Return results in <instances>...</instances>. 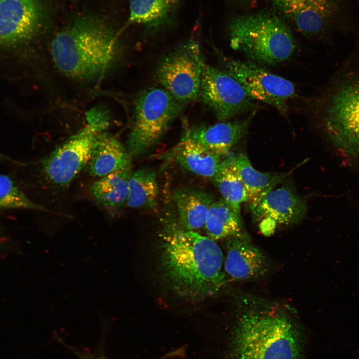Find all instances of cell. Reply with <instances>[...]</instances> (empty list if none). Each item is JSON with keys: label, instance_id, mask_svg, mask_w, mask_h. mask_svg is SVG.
<instances>
[{"label": "cell", "instance_id": "obj_1", "mask_svg": "<svg viewBox=\"0 0 359 359\" xmlns=\"http://www.w3.org/2000/svg\"><path fill=\"white\" fill-rule=\"evenodd\" d=\"M239 303L226 359H305L304 333L290 313L258 298Z\"/></svg>", "mask_w": 359, "mask_h": 359}, {"label": "cell", "instance_id": "obj_2", "mask_svg": "<svg viewBox=\"0 0 359 359\" xmlns=\"http://www.w3.org/2000/svg\"><path fill=\"white\" fill-rule=\"evenodd\" d=\"M165 276L179 295L191 300L216 294L225 283L222 251L214 240L170 225L161 234Z\"/></svg>", "mask_w": 359, "mask_h": 359}, {"label": "cell", "instance_id": "obj_3", "mask_svg": "<svg viewBox=\"0 0 359 359\" xmlns=\"http://www.w3.org/2000/svg\"><path fill=\"white\" fill-rule=\"evenodd\" d=\"M55 66L73 80L94 82L111 73L123 52L118 33L103 17L84 14L56 34L50 46Z\"/></svg>", "mask_w": 359, "mask_h": 359}, {"label": "cell", "instance_id": "obj_4", "mask_svg": "<svg viewBox=\"0 0 359 359\" xmlns=\"http://www.w3.org/2000/svg\"><path fill=\"white\" fill-rule=\"evenodd\" d=\"M312 114L340 151L359 158V42L314 100Z\"/></svg>", "mask_w": 359, "mask_h": 359}, {"label": "cell", "instance_id": "obj_5", "mask_svg": "<svg viewBox=\"0 0 359 359\" xmlns=\"http://www.w3.org/2000/svg\"><path fill=\"white\" fill-rule=\"evenodd\" d=\"M227 29L231 48L259 65L284 63L297 50L290 27L281 17L270 12L234 16L229 21Z\"/></svg>", "mask_w": 359, "mask_h": 359}, {"label": "cell", "instance_id": "obj_6", "mask_svg": "<svg viewBox=\"0 0 359 359\" xmlns=\"http://www.w3.org/2000/svg\"><path fill=\"white\" fill-rule=\"evenodd\" d=\"M184 107L163 88L151 87L142 92L134 104L126 142L133 158L140 157L155 146Z\"/></svg>", "mask_w": 359, "mask_h": 359}, {"label": "cell", "instance_id": "obj_7", "mask_svg": "<svg viewBox=\"0 0 359 359\" xmlns=\"http://www.w3.org/2000/svg\"><path fill=\"white\" fill-rule=\"evenodd\" d=\"M108 124L93 117L81 131L71 136L39 162L42 177L53 189L67 188L86 167L96 135Z\"/></svg>", "mask_w": 359, "mask_h": 359}, {"label": "cell", "instance_id": "obj_8", "mask_svg": "<svg viewBox=\"0 0 359 359\" xmlns=\"http://www.w3.org/2000/svg\"><path fill=\"white\" fill-rule=\"evenodd\" d=\"M221 56L223 69L233 77L254 100L264 102L287 118L289 103L296 94L295 84L251 61Z\"/></svg>", "mask_w": 359, "mask_h": 359}, {"label": "cell", "instance_id": "obj_9", "mask_svg": "<svg viewBox=\"0 0 359 359\" xmlns=\"http://www.w3.org/2000/svg\"><path fill=\"white\" fill-rule=\"evenodd\" d=\"M204 61L199 45L190 40L160 60L157 79L176 100L187 104L198 97Z\"/></svg>", "mask_w": 359, "mask_h": 359}, {"label": "cell", "instance_id": "obj_10", "mask_svg": "<svg viewBox=\"0 0 359 359\" xmlns=\"http://www.w3.org/2000/svg\"><path fill=\"white\" fill-rule=\"evenodd\" d=\"M198 97L220 121L258 109L255 100L233 77L204 61Z\"/></svg>", "mask_w": 359, "mask_h": 359}, {"label": "cell", "instance_id": "obj_11", "mask_svg": "<svg viewBox=\"0 0 359 359\" xmlns=\"http://www.w3.org/2000/svg\"><path fill=\"white\" fill-rule=\"evenodd\" d=\"M275 6L303 34L324 37L346 30L337 20L342 0H274Z\"/></svg>", "mask_w": 359, "mask_h": 359}, {"label": "cell", "instance_id": "obj_12", "mask_svg": "<svg viewBox=\"0 0 359 359\" xmlns=\"http://www.w3.org/2000/svg\"><path fill=\"white\" fill-rule=\"evenodd\" d=\"M47 16L42 0H0V45L27 42L41 30Z\"/></svg>", "mask_w": 359, "mask_h": 359}, {"label": "cell", "instance_id": "obj_13", "mask_svg": "<svg viewBox=\"0 0 359 359\" xmlns=\"http://www.w3.org/2000/svg\"><path fill=\"white\" fill-rule=\"evenodd\" d=\"M307 210L306 200L286 183L269 192L251 211L252 219L258 223L261 232L269 235L279 226L299 222Z\"/></svg>", "mask_w": 359, "mask_h": 359}, {"label": "cell", "instance_id": "obj_14", "mask_svg": "<svg viewBox=\"0 0 359 359\" xmlns=\"http://www.w3.org/2000/svg\"><path fill=\"white\" fill-rule=\"evenodd\" d=\"M224 270L232 279L253 281L267 275L271 263L268 257L250 242V239L230 237L226 242Z\"/></svg>", "mask_w": 359, "mask_h": 359}, {"label": "cell", "instance_id": "obj_15", "mask_svg": "<svg viewBox=\"0 0 359 359\" xmlns=\"http://www.w3.org/2000/svg\"><path fill=\"white\" fill-rule=\"evenodd\" d=\"M257 111L251 112L242 120L192 126L187 128L182 138L195 142L219 155L227 156L231 149L246 134Z\"/></svg>", "mask_w": 359, "mask_h": 359}, {"label": "cell", "instance_id": "obj_16", "mask_svg": "<svg viewBox=\"0 0 359 359\" xmlns=\"http://www.w3.org/2000/svg\"><path fill=\"white\" fill-rule=\"evenodd\" d=\"M133 157L114 136L103 131L96 136L86 166L90 176L101 178L116 171L132 168Z\"/></svg>", "mask_w": 359, "mask_h": 359}, {"label": "cell", "instance_id": "obj_17", "mask_svg": "<svg viewBox=\"0 0 359 359\" xmlns=\"http://www.w3.org/2000/svg\"><path fill=\"white\" fill-rule=\"evenodd\" d=\"M180 0H129V21L157 32L176 20Z\"/></svg>", "mask_w": 359, "mask_h": 359}, {"label": "cell", "instance_id": "obj_18", "mask_svg": "<svg viewBox=\"0 0 359 359\" xmlns=\"http://www.w3.org/2000/svg\"><path fill=\"white\" fill-rule=\"evenodd\" d=\"M234 163L247 195V202L251 211L279 183L291 174L262 173L254 168L248 157L243 153L234 155Z\"/></svg>", "mask_w": 359, "mask_h": 359}, {"label": "cell", "instance_id": "obj_19", "mask_svg": "<svg viewBox=\"0 0 359 359\" xmlns=\"http://www.w3.org/2000/svg\"><path fill=\"white\" fill-rule=\"evenodd\" d=\"M181 168L199 176L213 178L226 156L212 152L191 140L182 138L170 153Z\"/></svg>", "mask_w": 359, "mask_h": 359}, {"label": "cell", "instance_id": "obj_20", "mask_svg": "<svg viewBox=\"0 0 359 359\" xmlns=\"http://www.w3.org/2000/svg\"><path fill=\"white\" fill-rule=\"evenodd\" d=\"M132 168L116 171L95 181L90 189V194L100 206L115 213L126 204Z\"/></svg>", "mask_w": 359, "mask_h": 359}, {"label": "cell", "instance_id": "obj_21", "mask_svg": "<svg viewBox=\"0 0 359 359\" xmlns=\"http://www.w3.org/2000/svg\"><path fill=\"white\" fill-rule=\"evenodd\" d=\"M180 222L186 230L204 227L208 209L214 201L213 195L204 191L180 188L174 193Z\"/></svg>", "mask_w": 359, "mask_h": 359}, {"label": "cell", "instance_id": "obj_22", "mask_svg": "<svg viewBox=\"0 0 359 359\" xmlns=\"http://www.w3.org/2000/svg\"><path fill=\"white\" fill-rule=\"evenodd\" d=\"M208 237L213 240L239 237L250 239L243 228L241 216L222 198L210 205L204 226Z\"/></svg>", "mask_w": 359, "mask_h": 359}, {"label": "cell", "instance_id": "obj_23", "mask_svg": "<svg viewBox=\"0 0 359 359\" xmlns=\"http://www.w3.org/2000/svg\"><path fill=\"white\" fill-rule=\"evenodd\" d=\"M159 188L156 172L142 168L133 172L129 182L126 205L141 209H153L158 204Z\"/></svg>", "mask_w": 359, "mask_h": 359}, {"label": "cell", "instance_id": "obj_24", "mask_svg": "<svg viewBox=\"0 0 359 359\" xmlns=\"http://www.w3.org/2000/svg\"><path fill=\"white\" fill-rule=\"evenodd\" d=\"M212 181L222 199L241 216L240 205L243 202H247V195L234 163V155L228 154L225 157Z\"/></svg>", "mask_w": 359, "mask_h": 359}, {"label": "cell", "instance_id": "obj_25", "mask_svg": "<svg viewBox=\"0 0 359 359\" xmlns=\"http://www.w3.org/2000/svg\"><path fill=\"white\" fill-rule=\"evenodd\" d=\"M0 209H22L54 213L33 202L9 176L3 174H0Z\"/></svg>", "mask_w": 359, "mask_h": 359}, {"label": "cell", "instance_id": "obj_26", "mask_svg": "<svg viewBox=\"0 0 359 359\" xmlns=\"http://www.w3.org/2000/svg\"><path fill=\"white\" fill-rule=\"evenodd\" d=\"M81 357H82V358H81L82 359H102L100 358H96V357H91V356H87L85 355H82Z\"/></svg>", "mask_w": 359, "mask_h": 359}, {"label": "cell", "instance_id": "obj_27", "mask_svg": "<svg viewBox=\"0 0 359 359\" xmlns=\"http://www.w3.org/2000/svg\"><path fill=\"white\" fill-rule=\"evenodd\" d=\"M9 160L8 158L6 157L3 154H2L1 153H0V161L3 160Z\"/></svg>", "mask_w": 359, "mask_h": 359}, {"label": "cell", "instance_id": "obj_28", "mask_svg": "<svg viewBox=\"0 0 359 359\" xmlns=\"http://www.w3.org/2000/svg\"><path fill=\"white\" fill-rule=\"evenodd\" d=\"M237 0L241 1H247L251 0Z\"/></svg>", "mask_w": 359, "mask_h": 359}]
</instances>
